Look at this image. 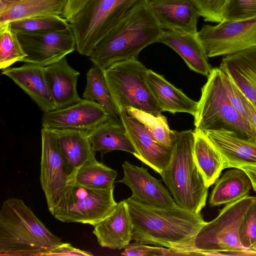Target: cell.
<instances>
[{
  "instance_id": "6da1fadb",
  "label": "cell",
  "mask_w": 256,
  "mask_h": 256,
  "mask_svg": "<svg viewBox=\"0 0 256 256\" xmlns=\"http://www.w3.org/2000/svg\"><path fill=\"white\" fill-rule=\"evenodd\" d=\"M125 200L132 224V240L170 248L181 256H196L194 238L206 222L200 213L178 206L160 208Z\"/></svg>"
},
{
  "instance_id": "7a4b0ae2",
  "label": "cell",
  "mask_w": 256,
  "mask_h": 256,
  "mask_svg": "<svg viewBox=\"0 0 256 256\" xmlns=\"http://www.w3.org/2000/svg\"><path fill=\"white\" fill-rule=\"evenodd\" d=\"M163 31L149 0H140L98 44L90 60L104 70L114 64L136 59L144 48L158 42Z\"/></svg>"
},
{
  "instance_id": "3957f363",
  "label": "cell",
  "mask_w": 256,
  "mask_h": 256,
  "mask_svg": "<svg viewBox=\"0 0 256 256\" xmlns=\"http://www.w3.org/2000/svg\"><path fill=\"white\" fill-rule=\"evenodd\" d=\"M63 242L20 198L4 200L0 210V256H44Z\"/></svg>"
},
{
  "instance_id": "277c9868",
  "label": "cell",
  "mask_w": 256,
  "mask_h": 256,
  "mask_svg": "<svg viewBox=\"0 0 256 256\" xmlns=\"http://www.w3.org/2000/svg\"><path fill=\"white\" fill-rule=\"evenodd\" d=\"M170 162L160 174L180 207L196 214L206 206L208 187L195 162L192 130L174 131Z\"/></svg>"
},
{
  "instance_id": "5b68a950",
  "label": "cell",
  "mask_w": 256,
  "mask_h": 256,
  "mask_svg": "<svg viewBox=\"0 0 256 256\" xmlns=\"http://www.w3.org/2000/svg\"><path fill=\"white\" fill-rule=\"evenodd\" d=\"M194 116L196 128L203 132L227 130L256 142V130L232 104L219 68H212L208 76Z\"/></svg>"
},
{
  "instance_id": "8992f818",
  "label": "cell",
  "mask_w": 256,
  "mask_h": 256,
  "mask_svg": "<svg viewBox=\"0 0 256 256\" xmlns=\"http://www.w3.org/2000/svg\"><path fill=\"white\" fill-rule=\"evenodd\" d=\"M148 69L137 59L114 64L104 70L112 100L120 112L132 108L155 116L162 110L146 82Z\"/></svg>"
},
{
  "instance_id": "52a82bcc",
  "label": "cell",
  "mask_w": 256,
  "mask_h": 256,
  "mask_svg": "<svg viewBox=\"0 0 256 256\" xmlns=\"http://www.w3.org/2000/svg\"><path fill=\"white\" fill-rule=\"evenodd\" d=\"M140 0H90L69 22L76 50L90 56L101 40Z\"/></svg>"
},
{
  "instance_id": "ba28073f",
  "label": "cell",
  "mask_w": 256,
  "mask_h": 256,
  "mask_svg": "<svg viewBox=\"0 0 256 256\" xmlns=\"http://www.w3.org/2000/svg\"><path fill=\"white\" fill-rule=\"evenodd\" d=\"M254 196H247L226 204L217 217L196 234L194 244L196 256H220L245 250L239 238V227Z\"/></svg>"
},
{
  "instance_id": "9c48e42d",
  "label": "cell",
  "mask_w": 256,
  "mask_h": 256,
  "mask_svg": "<svg viewBox=\"0 0 256 256\" xmlns=\"http://www.w3.org/2000/svg\"><path fill=\"white\" fill-rule=\"evenodd\" d=\"M114 186L106 189L90 188L70 184L52 216L64 222H80L94 226L114 208Z\"/></svg>"
},
{
  "instance_id": "30bf717a",
  "label": "cell",
  "mask_w": 256,
  "mask_h": 256,
  "mask_svg": "<svg viewBox=\"0 0 256 256\" xmlns=\"http://www.w3.org/2000/svg\"><path fill=\"white\" fill-rule=\"evenodd\" d=\"M41 136L40 182L52 214L70 185L74 171L62 154L54 130L42 128Z\"/></svg>"
},
{
  "instance_id": "8fae6325",
  "label": "cell",
  "mask_w": 256,
  "mask_h": 256,
  "mask_svg": "<svg viewBox=\"0 0 256 256\" xmlns=\"http://www.w3.org/2000/svg\"><path fill=\"white\" fill-rule=\"evenodd\" d=\"M198 38L208 58L226 56L256 47V17L204 24Z\"/></svg>"
},
{
  "instance_id": "7c38bea8",
  "label": "cell",
  "mask_w": 256,
  "mask_h": 256,
  "mask_svg": "<svg viewBox=\"0 0 256 256\" xmlns=\"http://www.w3.org/2000/svg\"><path fill=\"white\" fill-rule=\"evenodd\" d=\"M26 54L22 62L48 66L72 52L76 40L71 28L60 31L16 33Z\"/></svg>"
},
{
  "instance_id": "4fadbf2b",
  "label": "cell",
  "mask_w": 256,
  "mask_h": 256,
  "mask_svg": "<svg viewBox=\"0 0 256 256\" xmlns=\"http://www.w3.org/2000/svg\"><path fill=\"white\" fill-rule=\"evenodd\" d=\"M110 117L98 103L83 98L70 106L44 112L42 126L50 129L74 128L90 131Z\"/></svg>"
},
{
  "instance_id": "5bb4252c",
  "label": "cell",
  "mask_w": 256,
  "mask_h": 256,
  "mask_svg": "<svg viewBox=\"0 0 256 256\" xmlns=\"http://www.w3.org/2000/svg\"><path fill=\"white\" fill-rule=\"evenodd\" d=\"M120 118L134 148V155L160 174L170 162L172 148L156 140L139 121L128 115L126 110L120 112Z\"/></svg>"
},
{
  "instance_id": "9a60e30c",
  "label": "cell",
  "mask_w": 256,
  "mask_h": 256,
  "mask_svg": "<svg viewBox=\"0 0 256 256\" xmlns=\"http://www.w3.org/2000/svg\"><path fill=\"white\" fill-rule=\"evenodd\" d=\"M124 177L118 181L132 190L129 198L140 203L160 208H174L178 205L160 182L152 176L146 168L125 161L122 164Z\"/></svg>"
},
{
  "instance_id": "2e32d148",
  "label": "cell",
  "mask_w": 256,
  "mask_h": 256,
  "mask_svg": "<svg viewBox=\"0 0 256 256\" xmlns=\"http://www.w3.org/2000/svg\"><path fill=\"white\" fill-rule=\"evenodd\" d=\"M93 234L99 244L112 250H122L132 240V224L126 200L94 226Z\"/></svg>"
},
{
  "instance_id": "e0dca14e",
  "label": "cell",
  "mask_w": 256,
  "mask_h": 256,
  "mask_svg": "<svg viewBox=\"0 0 256 256\" xmlns=\"http://www.w3.org/2000/svg\"><path fill=\"white\" fill-rule=\"evenodd\" d=\"M44 66L25 63L18 68H8L2 74L22 88L44 112L58 108L48 88Z\"/></svg>"
},
{
  "instance_id": "ac0fdd59",
  "label": "cell",
  "mask_w": 256,
  "mask_h": 256,
  "mask_svg": "<svg viewBox=\"0 0 256 256\" xmlns=\"http://www.w3.org/2000/svg\"><path fill=\"white\" fill-rule=\"evenodd\" d=\"M162 29L194 32L200 16L193 0H149Z\"/></svg>"
},
{
  "instance_id": "d6986e66",
  "label": "cell",
  "mask_w": 256,
  "mask_h": 256,
  "mask_svg": "<svg viewBox=\"0 0 256 256\" xmlns=\"http://www.w3.org/2000/svg\"><path fill=\"white\" fill-rule=\"evenodd\" d=\"M221 154L226 168L256 166V142L244 138L227 130L204 132Z\"/></svg>"
},
{
  "instance_id": "ffe728a7",
  "label": "cell",
  "mask_w": 256,
  "mask_h": 256,
  "mask_svg": "<svg viewBox=\"0 0 256 256\" xmlns=\"http://www.w3.org/2000/svg\"><path fill=\"white\" fill-rule=\"evenodd\" d=\"M158 42L172 48L192 70L208 76L212 70L208 57L198 38V31L186 32L178 30H164Z\"/></svg>"
},
{
  "instance_id": "44dd1931",
  "label": "cell",
  "mask_w": 256,
  "mask_h": 256,
  "mask_svg": "<svg viewBox=\"0 0 256 256\" xmlns=\"http://www.w3.org/2000/svg\"><path fill=\"white\" fill-rule=\"evenodd\" d=\"M219 68L256 108V47L224 56Z\"/></svg>"
},
{
  "instance_id": "7402d4cb",
  "label": "cell",
  "mask_w": 256,
  "mask_h": 256,
  "mask_svg": "<svg viewBox=\"0 0 256 256\" xmlns=\"http://www.w3.org/2000/svg\"><path fill=\"white\" fill-rule=\"evenodd\" d=\"M44 70L48 88L58 108L70 106L81 100L76 89L80 74L70 66L66 57L44 66Z\"/></svg>"
},
{
  "instance_id": "603a6c76",
  "label": "cell",
  "mask_w": 256,
  "mask_h": 256,
  "mask_svg": "<svg viewBox=\"0 0 256 256\" xmlns=\"http://www.w3.org/2000/svg\"><path fill=\"white\" fill-rule=\"evenodd\" d=\"M146 82L162 112H186L194 116L198 102L188 97L181 90L167 81L162 76L148 70Z\"/></svg>"
},
{
  "instance_id": "cb8c5ba5",
  "label": "cell",
  "mask_w": 256,
  "mask_h": 256,
  "mask_svg": "<svg viewBox=\"0 0 256 256\" xmlns=\"http://www.w3.org/2000/svg\"><path fill=\"white\" fill-rule=\"evenodd\" d=\"M58 146L69 166L75 172L95 160V152L88 138V131L74 128L53 129Z\"/></svg>"
},
{
  "instance_id": "d4e9b609",
  "label": "cell",
  "mask_w": 256,
  "mask_h": 256,
  "mask_svg": "<svg viewBox=\"0 0 256 256\" xmlns=\"http://www.w3.org/2000/svg\"><path fill=\"white\" fill-rule=\"evenodd\" d=\"M66 2L67 0H0V26L38 16H62Z\"/></svg>"
},
{
  "instance_id": "484cf974",
  "label": "cell",
  "mask_w": 256,
  "mask_h": 256,
  "mask_svg": "<svg viewBox=\"0 0 256 256\" xmlns=\"http://www.w3.org/2000/svg\"><path fill=\"white\" fill-rule=\"evenodd\" d=\"M88 138L94 152H100L102 158L106 154L114 150H123L132 154L135 152L122 122L110 117L88 131Z\"/></svg>"
},
{
  "instance_id": "4316f807",
  "label": "cell",
  "mask_w": 256,
  "mask_h": 256,
  "mask_svg": "<svg viewBox=\"0 0 256 256\" xmlns=\"http://www.w3.org/2000/svg\"><path fill=\"white\" fill-rule=\"evenodd\" d=\"M194 134V160L206 185L209 188L225 168V162L221 154L203 132L195 128Z\"/></svg>"
},
{
  "instance_id": "83f0119b",
  "label": "cell",
  "mask_w": 256,
  "mask_h": 256,
  "mask_svg": "<svg viewBox=\"0 0 256 256\" xmlns=\"http://www.w3.org/2000/svg\"><path fill=\"white\" fill-rule=\"evenodd\" d=\"M252 188L251 182L243 170L231 169L216 181L210 198V204L216 206L234 202L248 196Z\"/></svg>"
},
{
  "instance_id": "f1b7e54d",
  "label": "cell",
  "mask_w": 256,
  "mask_h": 256,
  "mask_svg": "<svg viewBox=\"0 0 256 256\" xmlns=\"http://www.w3.org/2000/svg\"><path fill=\"white\" fill-rule=\"evenodd\" d=\"M117 175L116 171L96 160L76 170L70 184L75 183L92 189H106L114 186Z\"/></svg>"
},
{
  "instance_id": "f546056e",
  "label": "cell",
  "mask_w": 256,
  "mask_h": 256,
  "mask_svg": "<svg viewBox=\"0 0 256 256\" xmlns=\"http://www.w3.org/2000/svg\"><path fill=\"white\" fill-rule=\"evenodd\" d=\"M82 98L97 102L107 111L110 118L121 122L102 68L94 66L87 72L86 84Z\"/></svg>"
},
{
  "instance_id": "4dcf8cb0",
  "label": "cell",
  "mask_w": 256,
  "mask_h": 256,
  "mask_svg": "<svg viewBox=\"0 0 256 256\" xmlns=\"http://www.w3.org/2000/svg\"><path fill=\"white\" fill-rule=\"evenodd\" d=\"M126 110L128 115L139 121L156 140L172 148L175 130L170 128L166 116L162 114L155 116L132 108H128Z\"/></svg>"
},
{
  "instance_id": "1f68e13d",
  "label": "cell",
  "mask_w": 256,
  "mask_h": 256,
  "mask_svg": "<svg viewBox=\"0 0 256 256\" xmlns=\"http://www.w3.org/2000/svg\"><path fill=\"white\" fill-rule=\"evenodd\" d=\"M16 33L60 31L70 26L69 22L60 16H42L18 20L9 23Z\"/></svg>"
},
{
  "instance_id": "d6a6232c",
  "label": "cell",
  "mask_w": 256,
  "mask_h": 256,
  "mask_svg": "<svg viewBox=\"0 0 256 256\" xmlns=\"http://www.w3.org/2000/svg\"><path fill=\"white\" fill-rule=\"evenodd\" d=\"M26 57L16 34L10 28L9 23L0 26V68H9Z\"/></svg>"
},
{
  "instance_id": "836d02e7",
  "label": "cell",
  "mask_w": 256,
  "mask_h": 256,
  "mask_svg": "<svg viewBox=\"0 0 256 256\" xmlns=\"http://www.w3.org/2000/svg\"><path fill=\"white\" fill-rule=\"evenodd\" d=\"M239 238L244 249L256 250V196L254 197L242 220Z\"/></svg>"
},
{
  "instance_id": "e575fe53",
  "label": "cell",
  "mask_w": 256,
  "mask_h": 256,
  "mask_svg": "<svg viewBox=\"0 0 256 256\" xmlns=\"http://www.w3.org/2000/svg\"><path fill=\"white\" fill-rule=\"evenodd\" d=\"M256 17V0H229L224 20H240Z\"/></svg>"
},
{
  "instance_id": "d590c367",
  "label": "cell",
  "mask_w": 256,
  "mask_h": 256,
  "mask_svg": "<svg viewBox=\"0 0 256 256\" xmlns=\"http://www.w3.org/2000/svg\"><path fill=\"white\" fill-rule=\"evenodd\" d=\"M199 14L205 22L220 23L229 0H193Z\"/></svg>"
},
{
  "instance_id": "8d00e7d4",
  "label": "cell",
  "mask_w": 256,
  "mask_h": 256,
  "mask_svg": "<svg viewBox=\"0 0 256 256\" xmlns=\"http://www.w3.org/2000/svg\"><path fill=\"white\" fill-rule=\"evenodd\" d=\"M170 249L162 246H151L145 244L135 241L129 244L121 254L126 256H170Z\"/></svg>"
},
{
  "instance_id": "74e56055",
  "label": "cell",
  "mask_w": 256,
  "mask_h": 256,
  "mask_svg": "<svg viewBox=\"0 0 256 256\" xmlns=\"http://www.w3.org/2000/svg\"><path fill=\"white\" fill-rule=\"evenodd\" d=\"M90 0H67L62 17L70 22Z\"/></svg>"
},
{
  "instance_id": "f35d334b",
  "label": "cell",
  "mask_w": 256,
  "mask_h": 256,
  "mask_svg": "<svg viewBox=\"0 0 256 256\" xmlns=\"http://www.w3.org/2000/svg\"><path fill=\"white\" fill-rule=\"evenodd\" d=\"M48 256H90L93 254L87 251L76 248L70 244L62 243L58 247L52 250Z\"/></svg>"
},
{
  "instance_id": "ab89813d",
  "label": "cell",
  "mask_w": 256,
  "mask_h": 256,
  "mask_svg": "<svg viewBox=\"0 0 256 256\" xmlns=\"http://www.w3.org/2000/svg\"><path fill=\"white\" fill-rule=\"evenodd\" d=\"M243 170L248 176L252 185V188L256 192V166H244L240 168Z\"/></svg>"
},
{
  "instance_id": "60d3db41",
  "label": "cell",
  "mask_w": 256,
  "mask_h": 256,
  "mask_svg": "<svg viewBox=\"0 0 256 256\" xmlns=\"http://www.w3.org/2000/svg\"><path fill=\"white\" fill-rule=\"evenodd\" d=\"M229 256H256V250H245L239 252H230Z\"/></svg>"
},
{
  "instance_id": "b9f144b4",
  "label": "cell",
  "mask_w": 256,
  "mask_h": 256,
  "mask_svg": "<svg viewBox=\"0 0 256 256\" xmlns=\"http://www.w3.org/2000/svg\"><path fill=\"white\" fill-rule=\"evenodd\" d=\"M5 0L8 1V2H16V1H18V0Z\"/></svg>"
}]
</instances>
